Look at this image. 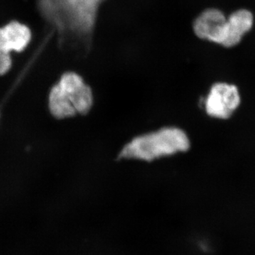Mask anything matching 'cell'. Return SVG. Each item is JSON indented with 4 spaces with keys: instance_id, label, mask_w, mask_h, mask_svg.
I'll return each instance as SVG.
<instances>
[{
    "instance_id": "1",
    "label": "cell",
    "mask_w": 255,
    "mask_h": 255,
    "mask_svg": "<svg viewBox=\"0 0 255 255\" xmlns=\"http://www.w3.org/2000/svg\"><path fill=\"white\" fill-rule=\"evenodd\" d=\"M190 146V140L182 129L164 127L132 138L120 150L118 159L152 162L187 152Z\"/></svg>"
},
{
    "instance_id": "2",
    "label": "cell",
    "mask_w": 255,
    "mask_h": 255,
    "mask_svg": "<svg viewBox=\"0 0 255 255\" xmlns=\"http://www.w3.org/2000/svg\"><path fill=\"white\" fill-rule=\"evenodd\" d=\"M93 94L78 74H63L50 92L48 107L50 113L58 119L85 115L92 110Z\"/></svg>"
},
{
    "instance_id": "3",
    "label": "cell",
    "mask_w": 255,
    "mask_h": 255,
    "mask_svg": "<svg viewBox=\"0 0 255 255\" xmlns=\"http://www.w3.org/2000/svg\"><path fill=\"white\" fill-rule=\"evenodd\" d=\"M241 97L237 86L227 82H216L210 89L204 101V108L209 117L229 119L241 105Z\"/></svg>"
},
{
    "instance_id": "4",
    "label": "cell",
    "mask_w": 255,
    "mask_h": 255,
    "mask_svg": "<svg viewBox=\"0 0 255 255\" xmlns=\"http://www.w3.org/2000/svg\"><path fill=\"white\" fill-rule=\"evenodd\" d=\"M227 18L222 11L208 9L203 11L194 23V31L201 39L218 44H224L226 37Z\"/></svg>"
},
{
    "instance_id": "5",
    "label": "cell",
    "mask_w": 255,
    "mask_h": 255,
    "mask_svg": "<svg viewBox=\"0 0 255 255\" xmlns=\"http://www.w3.org/2000/svg\"><path fill=\"white\" fill-rule=\"evenodd\" d=\"M102 0H65L74 31L86 33L90 31L95 20L96 10Z\"/></svg>"
},
{
    "instance_id": "6",
    "label": "cell",
    "mask_w": 255,
    "mask_h": 255,
    "mask_svg": "<svg viewBox=\"0 0 255 255\" xmlns=\"http://www.w3.org/2000/svg\"><path fill=\"white\" fill-rule=\"evenodd\" d=\"M253 25V15L251 11L246 9L235 11L227 18L226 37L223 46L231 48L236 46Z\"/></svg>"
},
{
    "instance_id": "7",
    "label": "cell",
    "mask_w": 255,
    "mask_h": 255,
    "mask_svg": "<svg viewBox=\"0 0 255 255\" xmlns=\"http://www.w3.org/2000/svg\"><path fill=\"white\" fill-rule=\"evenodd\" d=\"M29 28L22 23L12 21L0 28V44L11 51H22L31 41Z\"/></svg>"
},
{
    "instance_id": "8",
    "label": "cell",
    "mask_w": 255,
    "mask_h": 255,
    "mask_svg": "<svg viewBox=\"0 0 255 255\" xmlns=\"http://www.w3.org/2000/svg\"><path fill=\"white\" fill-rule=\"evenodd\" d=\"M11 65L10 52L0 44V75L6 73L11 68Z\"/></svg>"
}]
</instances>
